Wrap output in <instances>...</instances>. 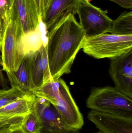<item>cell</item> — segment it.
Wrapping results in <instances>:
<instances>
[{
	"label": "cell",
	"instance_id": "24",
	"mask_svg": "<svg viewBox=\"0 0 132 133\" xmlns=\"http://www.w3.org/2000/svg\"><path fill=\"white\" fill-rule=\"evenodd\" d=\"M5 31V30L2 28L0 23V50H1L2 45V41H3Z\"/></svg>",
	"mask_w": 132,
	"mask_h": 133
},
{
	"label": "cell",
	"instance_id": "1",
	"mask_svg": "<svg viewBox=\"0 0 132 133\" xmlns=\"http://www.w3.org/2000/svg\"><path fill=\"white\" fill-rule=\"evenodd\" d=\"M85 37L83 28L72 13L47 32V55L52 79L56 80L71 72Z\"/></svg>",
	"mask_w": 132,
	"mask_h": 133
},
{
	"label": "cell",
	"instance_id": "16",
	"mask_svg": "<svg viewBox=\"0 0 132 133\" xmlns=\"http://www.w3.org/2000/svg\"><path fill=\"white\" fill-rule=\"evenodd\" d=\"M28 94L17 87L7 90H0V108L10 104Z\"/></svg>",
	"mask_w": 132,
	"mask_h": 133
},
{
	"label": "cell",
	"instance_id": "5",
	"mask_svg": "<svg viewBox=\"0 0 132 133\" xmlns=\"http://www.w3.org/2000/svg\"><path fill=\"white\" fill-rule=\"evenodd\" d=\"M83 51L96 59L115 58L132 50V36L104 34L85 37Z\"/></svg>",
	"mask_w": 132,
	"mask_h": 133
},
{
	"label": "cell",
	"instance_id": "7",
	"mask_svg": "<svg viewBox=\"0 0 132 133\" xmlns=\"http://www.w3.org/2000/svg\"><path fill=\"white\" fill-rule=\"evenodd\" d=\"M32 111L40 120V133H80L67 125L55 107L45 98L36 97Z\"/></svg>",
	"mask_w": 132,
	"mask_h": 133
},
{
	"label": "cell",
	"instance_id": "12",
	"mask_svg": "<svg viewBox=\"0 0 132 133\" xmlns=\"http://www.w3.org/2000/svg\"><path fill=\"white\" fill-rule=\"evenodd\" d=\"M46 43H43L40 48L33 54L32 61L33 89L41 87L52 80L49 68Z\"/></svg>",
	"mask_w": 132,
	"mask_h": 133
},
{
	"label": "cell",
	"instance_id": "4",
	"mask_svg": "<svg viewBox=\"0 0 132 133\" xmlns=\"http://www.w3.org/2000/svg\"><path fill=\"white\" fill-rule=\"evenodd\" d=\"M87 107L101 112L132 118V99L115 87L94 88L86 101Z\"/></svg>",
	"mask_w": 132,
	"mask_h": 133
},
{
	"label": "cell",
	"instance_id": "19",
	"mask_svg": "<svg viewBox=\"0 0 132 133\" xmlns=\"http://www.w3.org/2000/svg\"><path fill=\"white\" fill-rule=\"evenodd\" d=\"M24 117L12 118L8 120L0 121V129L5 127L20 126Z\"/></svg>",
	"mask_w": 132,
	"mask_h": 133
},
{
	"label": "cell",
	"instance_id": "10",
	"mask_svg": "<svg viewBox=\"0 0 132 133\" xmlns=\"http://www.w3.org/2000/svg\"><path fill=\"white\" fill-rule=\"evenodd\" d=\"M80 0H52L41 20L47 33L69 14H76Z\"/></svg>",
	"mask_w": 132,
	"mask_h": 133
},
{
	"label": "cell",
	"instance_id": "9",
	"mask_svg": "<svg viewBox=\"0 0 132 133\" xmlns=\"http://www.w3.org/2000/svg\"><path fill=\"white\" fill-rule=\"evenodd\" d=\"M88 119L104 133H132V118H126L91 110Z\"/></svg>",
	"mask_w": 132,
	"mask_h": 133
},
{
	"label": "cell",
	"instance_id": "6",
	"mask_svg": "<svg viewBox=\"0 0 132 133\" xmlns=\"http://www.w3.org/2000/svg\"><path fill=\"white\" fill-rule=\"evenodd\" d=\"M107 10H102L86 0H80L76 13L86 37L110 32L113 20L107 15Z\"/></svg>",
	"mask_w": 132,
	"mask_h": 133
},
{
	"label": "cell",
	"instance_id": "2",
	"mask_svg": "<svg viewBox=\"0 0 132 133\" xmlns=\"http://www.w3.org/2000/svg\"><path fill=\"white\" fill-rule=\"evenodd\" d=\"M36 97L49 101L56 108L66 124L80 130L84 125L81 113L69 88L61 78L51 80L41 87L33 88L31 91Z\"/></svg>",
	"mask_w": 132,
	"mask_h": 133
},
{
	"label": "cell",
	"instance_id": "28",
	"mask_svg": "<svg viewBox=\"0 0 132 133\" xmlns=\"http://www.w3.org/2000/svg\"><path fill=\"white\" fill-rule=\"evenodd\" d=\"M96 133H104L102 132H101V131H100V132H98Z\"/></svg>",
	"mask_w": 132,
	"mask_h": 133
},
{
	"label": "cell",
	"instance_id": "27",
	"mask_svg": "<svg viewBox=\"0 0 132 133\" xmlns=\"http://www.w3.org/2000/svg\"><path fill=\"white\" fill-rule=\"evenodd\" d=\"M88 2H90L92 0H86Z\"/></svg>",
	"mask_w": 132,
	"mask_h": 133
},
{
	"label": "cell",
	"instance_id": "3",
	"mask_svg": "<svg viewBox=\"0 0 132 133\" xmlns=\"http://www.w3.org/2000/svg\"><path fill=\"white\" fill-rule=\"evenodd\" d=\"M23 36L21 23L14 4L5 31L1 50L2 70L7 74L11 87L14 84L15 72L25 55Z\"/></svg>",
	"mask_w": 132,
	"mask_h": 133
},
{
	"label": "cell",
	"instance_id": "21",
	"mask_svg": "<svg viewBox=\"0 0 132 133\" xmlns=\"http://www.w3.org/2000/svg\"><path fill=\"white\" fill-rule=\"evenodd\" d=\"M117 3L122 8L126 9H131L132 0H109Z\"/></svg>",
	"mask_w": 132,
	"mask_h": 133
},
{
	"label": "cell",
	"instance_id": "13",
	"mask_svg": "<svg viewBox=\"0 0 132 133\" xmlns=\"http://www.w3.org/2000/svg\"><path fill=\"white\" fill-rule=\"evenodd\" d=\"M36 96L28 93L25 96L0 108V121L16 117H24L32 111Z\"/></svg>",
	"mask_w": 132,
	"mask_h": 133
},
{
	"label": "cell",
	"instance_id": "14",
	"mask_svg": "<svg viewBox=\"0 0 132 133\" xmlns=\"http://www.w3.org/2000/svg\"><path fill=\"white\" fill-rule=\"evenodd\" d=\"M33 53L29 52L25 55L14 73V87H18L26 93H31L33 89L32 61Z\"/></svg>",
	"mask_w": 132,
	"mask_h": 133
},
{
	"label": "cell",
	"instance_id": "15",
	"mask_svg": "<svg viewBox=\"0 0 132 133\" xmlns=\"http://www.w3.org/2000/svg\"><path fill=\"white\" fill-rule=\"evenodd\" d=\"M111 34L119 36H132V12L122 13L112 22Z\"/></svg>",
	"mask_w": 132,
	"mask_h": 133
},
{
	"label": "cell",
	"instance_id": "18",
	"mask_svg": "<svg viewBox=\"0 0 132 133\" xmlns=\"http://www.w3.org/2000/svg\"><path fill=\"white\" fill-rule=\"evenodd\" d=\"M15 0H0V23L5 30L9 22Z\"/></svg>",
	"mask_w": 132,
	"mask_h": 133
},
{
	"label": "cell",
	"instance_id": "20",
	"mask_svg": "<svg viewBox=\"0 0 132 133\" xmlns=\"http://www.w3.org/2000/svg\"><path fill=\"white\" fill-rule=\"evenodd\" d=\"M0 86L3 88V90L9 89L7 81L4 75L2 67V61L0 56Z\"/></svg>",
	"mask_w": 132,
	"mask_h": 133
},
{
	"label": "cell",
	"instance_id": "25",
	"mask_svg": "<svg viewBox=\"0 0 132 133\" xmlns=\"http://www.w3.org/2000/svg\"><path fill=\"white\" fill-rule=\"evenodd\" d=\"M34 1H35L37 5L39 13L40 15L41 16L42 12V1L41 0H34Z\"/></svg>",
	"mask_w": 132,
	"mask_h": 133
},
{
	"label": "cell",
	"instance_id": "8",
	"mask_svg": "<svg viewBox=\"0 0 132 133\" xmlns=\"http://www.w3.org/2000/svg\"><path fill=\"white\" fill-rule=\"evenodd\" d=\"M109 72L115 87L132 99V50L111 59Z\"/></svg>",
	"mask_w": 132,
	"mask_h": 133
},
{
	"label": "cell",
	"instance_id": "17",
	"mask_svg": "<svg viewBox=\"0 0 132 133\" xmlns=\"http://www.w3.org/2000/svg\"><path fill=\"white\" fill-rule=\"evenodd\" d=\"M20 127L25 133H40L41 123L38 116L32 111L24 117Z\"/></svg>",
	"mask_w": 132,
	"mask_h": 133
},
{
	"label": "cell",
	"instance_id": "23",
	"mask_svg": "<svg viewBox=\"0 0 132 133\" xmlns=\"http://www.w3.org/2000/svg\"><path fill=\"white\" fill-rule=\"evenodd\" d=\"M9 133H25L20 126L14 127L10 129Z\"/></svg>",
	"mask_w": 132,
	"mask_h": 133
},
{
	"label": "cell",
	"instance_id": "26",
	"mask_svg": "<svg viewBox=\"0 0 132 133\" xmlns=\"http://www.w3.org/2000/svg\"><path fill=\"white\" fill-rule=\"evenodd\" d=\"M18 127V126H15ZM14 127H5L0 129V133H9L10 129Z\"/></svg>",
	"mask_w": 132,
	"mask_h": 133
},
{
	"label": "cell",
	"instance_id": "22",
	"mask_svg": "<svg viewBox=\"0 0 132 133\" xmlns=\"http://www.w3.org/2000/svg\"><path fill=\"white\" fill-rule=\"evenodd\" d=\"M52 0H41L42 1V12L41 18H42L49 7Z\"/></svg>",
	"mask_w": 132,
	"mask_h": 133
},
{
	"label": "cell",
	"instance_id": "11",
	"mask_svg": "<svg viewBox=\"0 0 132 133\" xmlns=\"http://www.w3.org/2000/svg\"><path fill=\"white\" fill-rule=\"evenodd\" d=\"M14 4L23 36L35 31L39 25L41 16L35 1L15 0Z\"/></svg>",
	"mask_w": 132,
	"mask_h": 133
}]
</instances>
